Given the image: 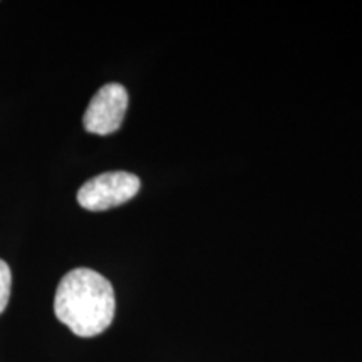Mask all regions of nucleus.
I'll list each match as a JSON object with an SVG mask.
<instances>
[{"label": "nucleus", "mask_w": 362, "mask_h": 362, "mask_svg": "<svg viewBox=\"0 0 362 362\" xmlns=\"http://www.w3.org/2000/svg\"><path fill=\"white\" fill-rule=\"evenodd\" d=\"M116 297L106 277L90 269L71 270L57 285L54 312L76 336L103 334L115 319Z\"/></svg>", "instance_id": "nucleus-1"}, {"label": "nucleus", "mask_w": 362, "mask_h": 362, "mask_svg": "<svg viewBox=\"0 0 362 362\" xmlns=\"http://www.w3.org/2000/svg\"><path fill=\"white\" fill-rule=\"evenodd\" d=\"M141 181L128 171H110L86 181L78 192V203L84 210L104 211L124 205L138 194Z\"/></svg>", "instance_id": "nucleus-2"}, {"label": "nucleus", "mask_w": 362, "mask_h": 362, "mask_svg": "<svg viewBox=\"0 0 362 362\" xmlns=\"http://www.w3.org/2000/svg\"><path fill=\"white\" fill-rule=\"evenodd\" d=\"M128 93L121 84H106L94 94L84 112L83 124L88 133L106 136L123 124L128 110Z\"/></svg>", "instance_id": "nucleus-3"}, {"label": "nucleus", "mask_w": 362, "mask_h": 362, "mask_svg": "<svg viewBox=\"0 0 362 362\" xmlns=\"http://www.w3.org/2000/svg\"><path fill=\"white\" fill-rule=\"evenodd\" d=\"M11 288H12V272L6 262L0 260V314L6 310L11 298Z\"/></svg>", "instance_id": "nucleus-4"}]
</instances>
